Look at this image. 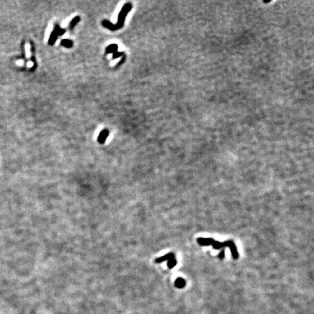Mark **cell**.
<instances>
[{
  "label": "cell",
  "mask_w": 314,
  "mask_h": 314,
  "mask_svg": "<svg viewBox=\"0 0 314 314\" xmlns=\"http://www.w3.org/2000/svg\"><path fill=\"white\" fill-rule=\"evenodd\" d=\"M175 255H174L173 253H169V254H167V255H165L164 256H162V257L157 258V259L155 260V262H156V263H162V262L165 261V260H169L173 259V258H175Z\"/></svg>",
  "instance_id": "4"
},
{
  "label": "cell",
  "mask_w": 314,
  "mask_h": 314,
  "mask_svg": "<svg viewBox=\"0 0 314 314\" xmlns=\"http://www.w3.org/2000/svg\"><path fill=\"white\" fill-rule=\"evenodd\" d=\"M177 264V260H176L175 257L173 258V259L168 260V263H167V266H168L169 268H173L174 266H176Z\"/></svg>",
  "instance_id": "11"
},
{
  "label": "cell",
  "mask_w": 314,
  "mask_h": 314,
  "mask_svg": "<svg viewBox=\"0 0 314 314\" xmlns=\"http://www.w3.org/2000/svg\"><path fill=\"white\" fill-rule=\"evenodd\" d=\"M61 44L63 45V46H65L66 47H72L73 45V42L71 40L68 39H63L61 41Z\"/></svg>",
  "instance_id": "10"
},
{
  "label": "cell",
  "mask_w": 314,
  "mask_h": 314,
  "mask_svg": "<svg viewBox=\"0 0 314 314\" xmlns=\"http://www.w3.org/2000/svg\"><path fill=\"white\" fill-rule=\"evenodd\" d=\"M118 49V46L117 44H113L109 45V46L106 48V54H110V53H114L116 52H117Z\"/></svg>",
  "instance_id": "7"
},
{
  "label": "cell",
  "mask_w": 314,
  "mask_h": 314,
  "mask_svg": "<svg viewBox=\"0 0 314 314\" xmlns=\"http://www.w3.org/2000/svg\"><path fill=\"white\" fill-rule=\"evenodd\" d=\"M63 33H65V30L60 29L58 25H56V26H55L54 31L52 32L50 37H49V44L50 45L54 44L55 40H56V39H57V36L58 35H62V34H63Z\"/></svg>",
  "instance_id": "2"
},
{
  "label": "cell",
  "mask_w": 314,
  "mask_h": 314,
  "mask_svg": "<svg viewBox=\"0 0 314 314\" xmlns=\"http://www.w3.org/2000/svg\"><path fill=\"white\" fill-rule=\"evenodd\" d=\"M214 239L212 238H199L197 239L198 243L201 246H210L212 245Z\"/></svg>",
  "instance_id": "3"
},
{
  "label": "cell",
  "mask_w": 314,
  "mask_h": 314,
  "mask_svg": "<svg viewBox=\"0 0 314 314\" xmlns=\"http://www.w3.org/2000/svg\"><path fill=\"white\" fill-rule=\"evenodd\" d=\"M224 255H225V251L223 249V250L221 251V252L218 255V257L219 258H220V259H223V258L224 257Z\"/></svg>",
  "instance_id": "13"
},
{
  "label": "cell",
  "mask_w": 314,
  "mask_h": 314,
  "mask_svg": "<svg viewBox=\"0 0 314 314\" xmlns=\"http://www.w3.org/2000/svg\"><path fill=\"white\" fill-rule=\"evenodd\" d=\"M229 248L231 249V255H232V257H233V259H238V252H237V249H236V245L234 244V243L232 242V241H231V243H230V245H229Z\"/></svg>",
  "instance_id": "6"
},
{
  "label": "cell",
  "mask_w": 314,
  "mask_h": 314,
  "mask_svg": "<svg viewBox=\"0 0 314 314\" xmlns=\"http://www.w3.org/2000/svg\"><path fill=\"white\" fill-rule=\"evenodd\" d=\"M132 9V5L130 3L126 4L124 5L123 8L121 10V12L119 15V18H118V21L116 25H113V23H111L108 21H103V25L104 27H106L109 29L111 31H116V30L119 29L120 28L123 27L124 20H125V17L129 13V12L130 11V10Z\"/></svg>",
  "instance_id": "1"
},
{
  "label": "cell",
  "mask_w": 314,
  "mask_h": 314,
  "mask_svg": "<svg viewBox=\"0 0 314 314\" xmlns=\"http://www.w3.org/2000/svg\"><path fill=\"white\" fill-rule=\"evenodd\" d=\"M109 131L108 130H103L102 132H100V135H99L98 137V143H100V144H103L106 142V140L107 138V137L109 136Z\"/></svg>",
  "instance_id": "5"
},
{
  "label": "cell",
  "mask_w": 314,
  "mask_h": 314,
  "mask_svg": "<svg viewBox=\"0 0 314 314\" xmlns=\"http://www.w3.org/2000/svg\"><path fill=\"white\" fill-rule=\"evenodd\" d=\"M186 285V281L183 279L182 278H178L177 280L175 281V287L178 288H183Z\"/></svg>",
  "instance_id": "8"
},
{
  "label": "cell",
  "mask_w": 314,
  "mask_h": 314,
  "mask_svg": "<svg viewBox=\"0 0 314 314\" xmlns=\"http://www.w3.org/2000/svg\"><path fill=\"white\" fill-rule=\"evenodd\" d=\"M79 20H80V18H79V16H77V17H75V18L73 19V20L71 21V23H70V25H69V27H70V29H74V27L75 26V25H76V23L79 22Z\"/></svg>",
  "instance_id": "9"
},
{
  "label": "cell",
  "mask_w": 314,
  "mask_h": 314,
  "mask_svg": "<svg viewBox=\"0 0 314 314\" xmlns=\"http://www.w3.org/2000/svg\"><path fill=\"white\" fill-rule=\"evenodd\" d=\"M124 55V53H122V52H116V53H113V59L117 58L118 57L121 56V55Z\"/></svg>",
  "instance_id": "12"
}]
</instances>
